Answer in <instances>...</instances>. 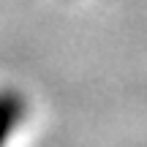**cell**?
I'll list each match as a JSON object with an SVG mask.
<instances>
[{
	"mask_svg": "<svg viewBox=\"0 0 147 147\" xmlns=\"http://www.w3.org/2000/svg\"><path fill=\"white\" fill-rule=\"evenodd\" d=\"M22 120V98L14 93L0 95V147L8 142V134L14 131V125Z\"/></svg>",
	"mask_w": 147,
	"mask_h": 147,
	"instance_id": "1",
	"label": "cell"
}]
</instances>
